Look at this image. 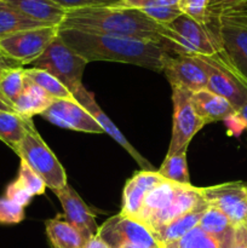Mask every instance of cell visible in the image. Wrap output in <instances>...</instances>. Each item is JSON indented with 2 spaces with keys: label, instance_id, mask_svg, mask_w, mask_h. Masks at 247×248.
Masks as SVG:
<instances>
[{
  "label": "cell",
  "instance_id": "ba28073f",
  "mask_svg": "<svg viewBox=\"0 0 247 248\" xmlns=\"http://www.w3.org/2000/svg\"><path fill=\"white\" fill-rule=\"evenodd\" d=\"M191 91L181 87L172 89L173 123L167 155L186 152L191 140L205 126V123L201 120L194 109L191 103Z\"/></svg>",
  "mask_w": 247,
  "mask_h": 248
},
{
  "label": "cell",
  "instance_id": "52a82bcc",
  "mask_svg": "<svg viewBox=\"0 0 247 248\" xmlns=\"http://www.w3.org/2000/svg\"><path fill=\"white\" fill-rule=\"evenodd\" d=\"M220 44L235 67L247 78V10H227L211 17Z\"/></svg>",
  "mask_w": 247,
  "mask_h": 248
},
{
  "label": "cell",
  "instance_id": "f35d334b",
  "mask_svg": "<svg viewBox=\"0 0 247 248\" xmlns=\"http://www.w3.org/2000/svg\"><path fill=\"white\" fill-rule=\"evenodd\" d=\"M230 248H247V223L235 228Z\"/></svg>",
  "mask_w": 247,
  "mask_h": 248
},
{
  "label": "cell",
  "instance_id": "8992f818",
  "mask_svg": "<svg viewBox=\"0 0 247 248\" xmlns=\"http://www.w3.org/2000/svg\"><path fill=\"white\" fill-rule=\"evenodd\" d=\"M87 63L57 35L31 65L50 73L73 94L82 86V75Z\"/></svg>",
  "mask_w": 247,
  "mask_h": 248
},
{
  "label": "cell",
  "instance_id": "7c38bea8",
  "mask_svg": "<svg viewBox=\"0 0 247 248\" xmlns=\"http://www.w3.org/2000/svg\"><path fill=\"white\" fill-rule=\"evenodd\" d=\"M203 199L208 205L219 208L232 227L237 228L247 223V183L228 182L218 186L201 188Z\"/></svg>",
  "mask_w": 247,
  "mask_h": 248
},
{
  "label": "cell",
  "instance_id": "4316f807",
  "mask_svg": "<svg viewBox=\"0 0 247 248\" xmlns=\"http://www.w3.org/2000/svg\"><path fill=\"white\" fill-rule=\"evenodd\" d=\"M24 75L27 79L33 81L39 87L44 90L48 96L53 99H74L69 90L62 84L53 75L45 70L38 69V68H24Z\"/></svg>",
  "mask_w": 247,
  "mask_h": 248
},
{
  "label": "cell",
  "instance_id": "3957f363",
  "mask_svg": "<svg viewBox=\"0 0 247 248\" xmlns=\"http://www.w3.org/2000/svg\"><path fill=\"white\" fill-rule=\"evenodd\" d=\"M162 38L174 53L212 56L223 50L212 22L201 24L183 14L164 27Z\"/></svg>",
  "mask_w": 247,
  "mask_h": 248
},
{
  "label": "cell",
  "instance_id": "b9f144b4",
  "mask_svg": "<svg viewBox=\"0 0 247 248\" xmlns=\"http://www.w3.org/2000/svg\"><path fill=\"white\" fill-rule=\"evenodd\" d=\"M12 67H23V65H21L19 63L15 62V61L10 60V58L5 57V56H0V75L2 74V72H4V70L9 69V68H12ZM0 98H1V97H0Z\"/></svg>",
  "mask_w": 247,
  "mask_h": 248
},
{
  "label": "cell",
  "instance_id": "f546056e",
  "mask_svg": "<svg viewBox=\"0 0 247 248\" xmlns=\"http://www.w3.org/2000/svg\"><path fill=\"white\" fill-rule=\"evenodd\" d=\"M199 227L202 228L205 232L216 236H225V235L234 234L235 228L230 223L229 218L216 206L208 205L205 213L199 222Z\"/></svg>",
  "mask_w": 247,
  "mask_h": 248
},
{
  "label": "cell",
  "instance_id": "bcb514c9",
  "mask_svg": "<svg viewBox=\"0 0 247 248\" xmlns=\"http://www.w3.org/2000/svg\"><path fill=\"white\" fill-rule=\"evenodd\" d=\"M160 248H164V247H162V246H161V247H160Z\"/></svg>",
  "mask_w": 247,
  "mask_h": 248
},
{
  "label": "cell",
  "instance_id": "44dd1931",
  "mask_svg": "<svg viewBox=\"0 0 247 248\" xmlns=\"http://www.w3.org/2000/svg\"><path fill=\"white\" fill-rule=\"evenodd\" d=\"M46 235L52 248H84L86 240L64 215H57L45 223Z\"/></svg>",
  "mask_w": 247,
  "mask_h": 248
},
{
  "label": "cell",
  "instance_id": "60d3db41",
  "mask_svg": "<svg viewBox=\"0 0 247 248\" xmlns=\"http://www.w3.org/2000/svg\"><path fill=\"white\" fill-rule=\"evenodd\" d=\"M84 248H110L99 235H94L85 244Z\"/></svg>",
  "mask_w": 247,
  "mask_h": 248
},
{
  "label": "cell",
  "instance_id": "d4e9b609",
  "mask_svg": "<svg viewBox=\"0 0 247 248\" xmlns=\"http://www.w3.org/2000/svg\"><path fill=\"white\" fill-rule=\"evenodd\" d=\"M51 27L26 16L18 10L0 0V39L28 29Z\"/></svg>",
  "mask_w": 247,
  "mask_h": 248
},
{
  "label": "cell",
  "instance_id": "1f68e13d",
  "mask_svg": "<svg viewBox=\"0 0 247 248\" xmlns=\"http://www.w3.org/2000/svg\"><path fill=\"white\" fill-rule=\"evenodd\" d=\"M208 0H178L179 11L185 16L201 24H210L211 17L208 11Z\"/></svg>",
  "mask_w": 247,
  "mask_h": 248
},
{
  "label": "cell",
  "instance_id": "7402d4cb",
  "mask_svg": "<svg viewBox=\"0 0 247 248\" xmlns=\"http://www.w3.org/2000/svg\"><path fill=\"white\" fill-rule=\"evenodd\" d=\"M207 207V202L201 203L200 206L195 207L194 210L189 211L185 215L181 216L179 218L174 219L173 222L169 223V224L165 225V227L160 228L159 230L153 232V235H154L155 239L157 240V242H159L161 246L172 244V242L182 239L186 232H189L193 228L199 225V222H200L201 217L203 216V213H205L206 208Z\"/></svg>",
  "mask_w": 247,
  "mask_h": 248
},
{
  "label": "cell",
  "instance_id": "9a60e30c",
  "mask_svg": "<svg viewBox=\"0 0 247 248\" xmlns=\"http://www.w3.org/2000/svg\"><path fill=\"white\" fill-rule=\"evenodd\" d=\"M55 194L64 211L63 215L65 216V219L79 230L86 242L97 235L99 227L97 225L94 215L69 184L61 190L55 191Z\"/></svg>",
  "mask_w": 247,
  "mask_h": 248
},
{
  "label": "cell",
  "instance_id": "74e56055",
  "mask_svg": "<svg viewBox=\"0 0 247 248\" xmlns=\"http://www.w3.org/2000/svg\"><path fill=\"white\" fill-rule=\"evenodd\" d=\"M178 0H123L120 6L142 10L154 6H177Z\"/></svg>",
  "mask_w": 247,
  "mask_h": 248
},
{
  "label": "cell",
  "instance_id": "f6af8a7d",
  "mask_svg": "<svg viewBox=\"0 0 247 248\" xmlns=\"http://www.w3.org/2000/svg\"><path fill=\"white\" fill-rule=\"evenodd\" d=\"M0 56H4V55H2V53H1V51H0Z\"/></svg>",
  "mask_w": 247,
  "mask_h": 248
},
{
  "label": "cell",
  "instance_id": "d6986e66",
  "mask_svg": "<svg viewBox=\"0 0 247 248\" xmlns=\"http://www.w3.org/2000/svg\"><path fill=\"white\" fill-rule=\"evenodd\" d=\"M1 1L18 10L26 16L48 26L60 27L67 14L64 9L51 0H1Z\"/></svg>",
  "mask_w": 247,
  "mask_h": 248
},
{
  "label": "cell",
  "instance_id": "7bdbcfd3",
  "mask_svg": "<svg viewBox=\"0 0 247 248\" xmlns=\"http://www.w3.org/2000/svg\"><path fill=\"white\" fill-rule=\"evenodd\" d=\"M237 113H239V115L241 116L242 120L245 121V124H246V127H247V102H246V104H245V106L242 107L239 111H237Z\"/></svg>",
  "mask_w": 247,
  "mask_h": 248
},
{
  "label": "cell",
  "instance_id": "ac0fdd59",
  "mask_svg": "<svg viewBox=\"0 0 247 248\" xmlns=\"http://www.w3.org/2000/svg\"><path fill=\"white\" fill-rule=\"evenodd\" d=\"M191 103H193L196 114L200 116L205 125L216 123V121H224L225 119L236 113L229 101H227L224 97L208 91V90L193 92Z\"/></svg>",
  "mask_w": 247,
  "mask_h": 248
},
{
  "label": "cell",
  "instance_id": "d590c367",
  "mask_svg": "<svg viewBox=\"0 0 247 248\" xmlns=\"http://www.w3.org/2000/svg\"><path fill=\"white\" fill-rule=\"evenodd\" d=\"M227 10H247V0H211L208 2L210 17Z\"/></svg>",
  "mask_w": 247,
  "mask_h": 248
},
{
  "label": "cell",
  "instance_id": "30bf717a",
  "mask_svg": "<svg viewBox=\"0 0 247 248\" xmlns=\"http://www.w3.org/2000/svg\"><path fill=\"white\" fill-rule=\"evenodd\" d=\"M58 35V27L28 29L0 39V51L5 57L27 65L33 63Z\"/></svg>",
  "mask_w": 247,
  "mask_h": 248
},
{
  "label": "cell",
  "instance_id": "603a6c76",
  "mask_svg": "<svg viewBox=\"0 0 247 248\" xmlns=\"http://www.w3.org/2000/svg\"><path fill=\"white\" fill-rule=\"evenodd\" d=\"M179 186L181 184L164 181L159 186H155L145 198L142 208H140L136 219L142 224H145L150 218L154 217L157 212H160L170 202V200L176 195Z\"/></svg>",
  "mask_w": 247,
  "mask_h": 248
},
{
  "label": "cell",
  "instance_id": "9c48e42d",
  "mask_svg": "<svg viewBox=\"0 0 247 248\" xmlns=\"http://www.w3.org/2000/svg\"><path fill=\"white\" fill-rule=\"evenodd\" d=\"M97 235L110 248H160L153 232L131 217L119 215L107 219L98 228Z\"/></svg>",
  "mask_w": 247,
  "mask_h": 248
},
{
  "label": "cell",
  "instance_id": "8d00e7d4",
  "mask_svg": "<svg viewBox=\"0 0 247 248\" xmlns=\"http://www.w3.org/2000/svg\"><path fill=\"white\" fill-rule=\"evenodd\" d=\"M5 196L24 208L29 205L31 200L33 199V196L29 195L28 191L17 181H14L12 183L9 184V186L6 188V191H5Z\"/></svg>",
  "mask_w": 247,
  "mask_h": 248
},
{
  "label": "cell",
  "instance_id": "e575fe53",
  "mask_svg": "<svg viewBox=\"0 0 247 248\" xmlns=\"http://www.w3.org/2000/svg\"><path fill=\"white\" fill-rule=\"evenodd\" d=\"M65 11L97 6H120L123 0H51Z\"/></svg>",
  "mask_w": 247,
  "mask_h": 248
},
{
  "label": "cell",
  "instance_id": "2e32d148",
  "mask_svg": "<svg viewBox=\"0 0 247 248\" xmlns=\"http://www.w3.org/2000/svg\"><path fill=\"white\" fill-rule=\"evenodd\" d=\"M203 202H206V201L203 199L202 193H201V188H196L193 186H182L181 184L176 195L170 200V202L160 212H157L154 217L150 218L144 225L150 232H155L160 228L173 222L174 219L185 215L189 211L194 210Z\"/></svg>",
  "mask_w": 247,
  "mask_h": 248
},
{
  "label": "cell",
  "instance_id": "83f0119b",
  "mask_svg": "<svg viewBox=\"0 0 247 248\" xmlns=\"http://www.w3.org/2000/svg\"><path fill=\"white\" fill-rule=\"evenodd\" d=\"M157 173L165 181L173 182L182 186H191L188 164H186V152H181L174 155H166L164 162L157 170Z\"/></svg>",
  "mask_w": 247,
  "mask_h": 248
},
{
  "label": "cell",
  "instance_id": "484cf974",
  "mask_svg": "<svg viewBox=\"0 0 247 248\" xmlns=\"http://www.w3.org/2000/svg\"><path fill=\"white\" fill-rule=\"evenodd\" d=\"M31 121L14 111H0V140L17 153Z\"/></svg>",
  "mask_w": 247,
  "mask_h": 248
},
{
  "label": "cell",
  "instance_id": "836d02e7",
  "mask_svg": "<svg viewBox=\"0 0 247 248\" xmlns=\"http://www.w3.org/2000/svg\"><path fill=\"white\" fill-rule=\"evenodd\" d=\"M139 11H142L145 16H148L154 22H156L159 24H164V26L170 24L177 17L182 15L178 6H154L142 9Z\"/></svg>",
  "mask_w": 247,
  "mask_h": 248
},
{
  "label": "cell",
  "instance_id": "d6a6232c",
  "mask_svg": "<svg viewBox=\"0 0 247 248\" xmlns=\"http://www.w3.org/2000/svg\"><path fill=\"white\" fill-rule=\"evenodd\" d=\"M24 219V207L14 202L6 196L0 198V224H18Z\"/></svg>",
  "mask_w": 247,
  "mask_h": 248
},
{
  "label": "cell",
  "instance_id": "5b68a950",
  "mask_svg": "<svg viewBox=\"0 0 247 248\" xmlns=\"http://www.w3.org/2000/svg\"><path fill=\"white\" fill-rule=\"evenodd\" d=\"M198 56L207 65L206 90L224 97L239 111L247 102V78L235 67L224 50L212 56Z\"/></svg>",
  "mask_w": 247,
  "mask_h": 248
},
{
  "label": "cell",
  "instance_id": "7dc6e473",
  "mask_svg": "<svg viewBox=\"0 0 247 248\" xmlns=\"http://www.w3.org/2000/svg\"><path fill=\"white\" fill-rule=\"evenodd\" d=\"M208 1H211V0H208Z\"/></svg>",
  "mask_w": 247,
  "mask_h": 248
},
{
  "label": "cell",
  "instance_id": "cb8c5ba5",
  "mask_svg": "<svg viewBox=\"0 0 247 248\" xmlns=\"http://www.w3.org/2000/svg\"><path fill=\"white\" fill-rule=\"evenodd\" d=\"M234 234L216 236L196 225L182 239L165 245L164 248H230Z\"/></svg>",
  "mask_w": 247,
  "mask_h": 248
},
{
  "label": "cell",
  "instance_id": "6da1fadb",
  "mask_svg": "<svg viewBox=\"0 0 247 248\" xmlns=\"http://www.w3.org/2000/svg\"><path fill=\"white\" fill-rule=\"evenodd\" d=\"M58 35L89 63L96 61L128 63L161 73L165 57L173 52L166 43L130 36L87 33L60 27Z\"/></svg>",
  "mask_w": 247,
  "mask_h": 248
},
{
  "label": "cell",
  "instance_id": "ffe728a7",
  "mask_svg": "<svg viewBox=\"0 0 247 248\" xmlns=\"http://www.w3.org/2000/svg\"><path fill=\"white\" fill-rule=\"evenodd\" d=\"M52 101V97L26 78L23 91L14 103V110L22 118L31 119L34 115H41Z\"/></svg>",
  "mask_w": 247,
  "mask_h": 248
},
{
  "label": "cell",
  "instance_id": "4dcf8cb0",
  "mask_svg": "<svg viewBox=\"0 0 247 248\" xmlns=\"http://www.w3.org/2000/svg\"><path fill=\"white\" fill-rule=\"evenodd\" d=\"M16 181L28 191L31 196L43 195L45 193L46 186L44 181L23 160H21V164H19L18 177H17Z\"/></svg>",
  "mask_w": 247,
  "mask_h": 248
},
{
  "label": "cell",
  "instance_id": "ee69618b",
  "mask_svg": "<svg viewBox=\"0 0 247 248\" xmlns=\"http://www.w3.org/2000/svg\"><path fill=\"white\" fill-rule=\"evenodd\" d=\"M0 111H14V108H12L11 106H9V104L6 103V102L2 101L1 98H0Z\"/></svg>",
  "mask_w": 247,
  "mask_h": 248
},
{
  "label": "cell",
  "instance_id": "4fadbf2b",
  "mask_svg": "<svg viewBox=\"0 0 247 248\" xmlns=\"http://www.w3.org/2000/svg\"><path fill=\"white\" fill-rule=\"evenodd\" d=\"M41 116L53 125L68 130L94 135L104 132L91 114L75 99H53L51 106L41 114Z\"/></svg>",
  "mask_w": 247,
  "mask_h": 248
},
{
  "label": "cell",
  "instance_id": "ab89813d",
  "mask_svg": "<svg viewBox=\"0 0 247 248\" xmlns=\"http://www.w3.org/2000/svg\"><path fill=\"white\" fill-rule=\"evenodd\" d=\"M225 123H227V126L228 128H229L230 133L232 135H235V136H239L240 133L242 132L244 130H246V124H245V121L242 120L241 116L239 115V113H235L234 115L229 116L228 119H225Z\"/></svg>",
  "mask_w": 247,
  "mask_h": 248
},
{
  "label": "cell",
  "instance_id": "f1b7e54d",
  "mask_svg": "<svg viewBox=\"0 0 247 248\" xmlns=\"http://www.w3.org/2000/svg\"><path fill=\"white\" fill-rule=\"evenodd\" d=\"M26 75L23 67H12L0 75V97L14 108V103L23 91Z\"/></svg>",
  "mask_w": 247,
  "mask_h": 248
},
{
  "label": "cell",
  "instance_id": "277c9868",
  "mask_svg": "<svg viewBox=\"0 0 247 248\" xmlns=\"http://www.w3.org/2000/svg\"><path fill=\"white\" fill-rule=\"evenodd\" d=\"M16 154L43 179L45 186L53 193L68 184L64 169L35 130L33 121L29 123L27 135L19 144Z\"/></svg>",
  "mask_w": 247,
  "mask_h": 248
},
{
  "label": "cell",
  "instance_id": "7a4b0ae2",
  "mask_svg": "<svg viewBox=\"0 0 247 248\" xmlns=\"http://www.w3.org/2000/svg\"><path fill=\"white\" fill-rule=\"evenodd\" d=\"M164 27L139 10L123 6H97L67 11L60 28L166 43L162 38Z\"/></svg>",
  "mask_w": 247,
  "mask_h": 248
},
{
  "label": "cell",
  "instance_id": "e0dca14e",
  "mask_svg": "<svg viewBox=\"0 0 247 248\" xmlns=\"http://www.w3.org/2000/svg\"><path fill=\"white\" fill-rule=\"evenodd\" d=\"M164 181L165 179L157 173V171L142 170L140 172H137L125 184L123 191L121 215L136 219L148 194Z\"/></svg>",
  "mask_w": 247,
  "mask_h": 248
},
{
  "label": "cell",
  "instance_id": "8fae6325",
  "mask_svg": "<svg viewBox=\"0 0 247 248\" xmlns=\"http://www.w3.org/2000/svg\"><path fill=\"white\" fill-rule=\"evenodd\" d=\"M162 73L173 87H181L191 92L207 87V65L193 53H176L165 57Z\"/></svg>",
  "mask_w": 247,
  "mask_h": 248
},
{
  "label": "cell",
  "instance_id": "5bb4252c",
  "mask_svg": "<svg viewBox=\"0 0 247 248\" xmlns=\"http://www.w3.org/2000/svg\"><path fill=\"white\" fill-rule=\"evenodd\" d=\"M73 97H74V99L80 104V106L84 107V108L91 114L92 118H93L94 120L99 124V126L103 128L104 132L108 133L118 144H120L121 147L131 155V157L139 165V167L143 171H155L153 165L150 164L142 154L138 153V150L126 140V137L123 135V132L116 127L115 124H114L113 121L108 118V115L102 110L101 107H99L98 103L96 102L94 94L92 93V92H90L89 90L85 89V86L82 85L77 92L73 93Z\"/></svg>",
  "mask_w": 247,
  "mask_h": 248
}]
</instances>
